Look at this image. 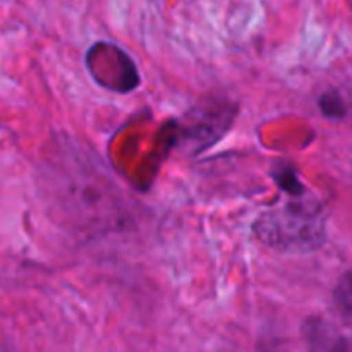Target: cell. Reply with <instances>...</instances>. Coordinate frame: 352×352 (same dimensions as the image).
<instances>
[{
	"mask_svg": "<svg viewBox=\"0 0 352 352\" xmlns=\"http://www.w3.org/2000/svg\"><path fill=\"white\" fill-rule=\"evenodd\" d=\"M349 280H351V276L344 274L342 280H340V285L336 287V303L340 305V309H342V314H344L346 320L351 316V283Z\"/></svg>",
	"mask_w": 352,
	"mask_h": 352,
	"instance_id": "obj_4",
	"label": "cell"
},
{
	"mask_svg": "<svg viewBox=\"0 0 352 352\" xmlns=\"http://www.w3.org/2000/svg\"><path fill=\"white\" fill-rule=\"evenodd\" d=\"M318 105H320L322 113L328 120H344L346 113H349V105H346L344 97L336 89H330V91L322 93Z\"/></svg>",
	"mask_w": 352,
	"mask_h": 352,
	"instance_id": "obj_3",
	"label": "cell"
},
{
	"mask_svg": "<svg viewBox=\"0 0 352 352\" xmlns=\"http://www.w3.org/2000/svg\"><path fill=\"white\" fill-rule=\"evenodd\" d=\"M287 202L266 210L254 225L256 235L266 245L280 252H311L324 243L326 225L318 198L307 190L287 194Z\"/></svg>",
	"mask_w": 352,
	"mask_h": 352,
	"instance_id": "obj_1",
	"label": "cell"
},
{
	"mask_svg": "<svg viewBox=\"0 0 352 352\" xmlns=\"http://www.w3.org/2000/svg\"><path fill=\"white\" fill-rule=\"evenodd\" d=\"M301 332L309 352H351L349 340L336 330V326L322 318H309Z\"/></svg>",
	"mask_w": 352,
	"mask_h": 352,
	"instance_id": "obj_2",
	"label": "cell"
}]
</instances>
